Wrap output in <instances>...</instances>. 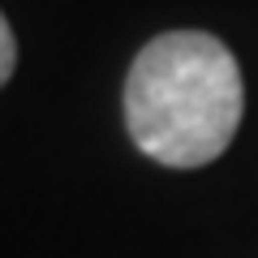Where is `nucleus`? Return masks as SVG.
<instances>
[{
    "mask_svg": "<svg viewBox=\"0 0 258 258\" xmlns=\"http://www.w3.org/2000/svg\"><path fill=\"white\" fill-rule=\"evenodd\" d=\"M245 116L241 64L207 30H164L129 64L125 125L164 168H203L228 151Z\"/></svg>",
    "mask_w": 258,
    "mask_h": 258,
    "instance_id": "1",
    "label": "nucleus"
},
{
    "mask_svg": "<svg viewBox=\"0 0 258 258\" xmlns=\"http://www.w3.org/2000/svg\"><path fill=\"white\" fill-rule=\"evenodd\" d=\"M13 64H18V39H13L9 18L0 13V86L13 78Z\"/></svg>",
    "mask_w": 258,
    "mask_h": 258,
    "instance_id": "2",
    "label": "nucleus"
}]
</instances>
